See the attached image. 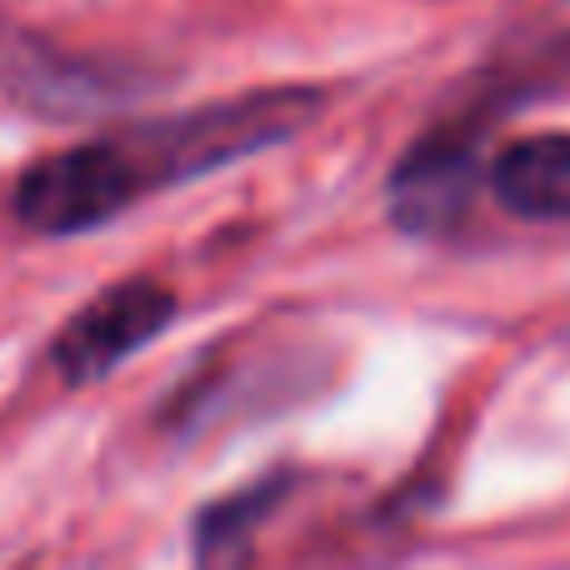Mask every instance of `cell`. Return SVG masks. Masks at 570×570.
I'll use <instances>...</instances> for the list:
<instances>
[{"label": "cell", "instance_id": "cell-5", "mask_svg": "<svg viewBox=\"0 0 570 570\" xmlns=\"http://www.w3.org/2000/svg\"><path fill=\"white\" fill-rule=\"evenodd\" d=\"M471 180L475 160L451 140H431L425 150H415L395 170V216H401V226H445V216H455L465 206Z\"/></svg>", "mask_w": 570, "mask_h": 570}, {"label": "cell", "instance_id": "cell-4", "mask_svg": "<svg viewBox=\"0 0 570 570\" xmlns=\"http://www.w3.org/2000/svg\"><path fill=\"white\" fill-rule=\"evenodd\" d=\"M491 190L511 216L525 220H570V136L515 140L491 166Z\"/></svg>", "mask_w": 570, "mask_h": 570}, {"label": "cell", "instance_id": "cell-1", "mask_svg": "<svg viewBox=\"0 0 570 570\" xmlns=\"http://www.w3.org/2000/svg\"><path fill=\"white\" fill-rule=\"evenodd\" d=\"M315 116H321V96L311 86H276L186 110V116H170L160 126H140L130 136H120V146L140 166L146 190H160L170 180L206 176V170L226 166V160L256 156V150L311 126Z\"/></svg>", "mask_w": 570, "mask_h": 570}, {"label": "cell", "instance_id": "cell-3", "mask_svg": "<svg viewBox=\"0 0 570 570\" xmlns=\"http://www.w3.org/2000/svg\"><path fill=\"white\" fill-rule=\"evenodd\" d=\"M176 315V295L170 285L136 276L120 281L110 291H100L90 305H80L66 325H60L56 345H50V361L66 375L70 385H90L100 375H110L126 355L146 351L160 331Z\"/></svg>", "mask_w": 570, "mask_h": 570}, {"label": "cell", "instance_id": "cell-6", "mask_svg": "<svg viewBox=\"0 0 570 570\" xmlns=\"http://www.w3.org/2000/svg\"><path fill=\"white\" fill-rule=\"evenodd\" d=\"M276 501H281V481H266V485H250V491L210 505V511L200 515V535H196L200 561H236V556H246L250 535H256L250 525L266 521Z\"/></svg>", "mask_w": 570, "mask_h": 570}, {"label": "cell", "instance_id": "cell-2", "mask_svg": "<svg viewBox=\"0 0 570 570\" xmlns=\"http://www.w3.org/2000/svg\"><path fill=\"white\" fill-rule=\"evenodd\" d=\"M146 190V176L130 160V150L116 140H86L66 146L56 156L36 160L16 186V216L36 236H80L120 210H130Z\"/></svg>", "mask_w": 570, "mask_h": 570}]
</instances>
